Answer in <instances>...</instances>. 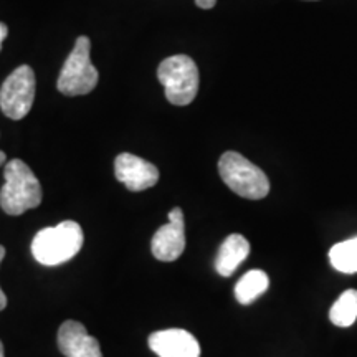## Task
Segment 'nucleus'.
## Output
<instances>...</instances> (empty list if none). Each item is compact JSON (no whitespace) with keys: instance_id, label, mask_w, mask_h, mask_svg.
I'll use <instances>...</instances> for the list:
<instances>
[{"instance_id":"1a4fd4ad","label":"nucleus","mask_w":357,"mask_h":357,"mask_svg":"<svg viewBox=\"0 0 357 357\" xmlns=\"http://www.w3.org/2000/svg\"><path fill=\"white\" fill-rule=\"evenodd\" d=\"M147 344L159 357H200L199 341L185 329L155 331L147 339Z\"/></svg>"},{"instance_id":"dca6fc26","label":"nucleus","mask_w":357,"mask_h":357,"mask_svg":"<svg viewBox=\"0 0 357 357\" xmlns=\"http://www.w3.org/2000/svg\"><path fill=\"white\" fill-rule=\"evenodd\" d=\"M195 3H197V7L204 8V10H208V8L215 7L217 0H195Z\"/></svg>"},{"instance_id":"f257e3e1","label":"nucleus","mask_w":357,"mask_h":357,"mask_svg":"<svg viewBox=\"0 0 357 357\" xmlns=\"http://www.w3.org/2000/svg\"><path fill=\"white\" fill-rule=\"evenodd\" d=\"M3 184L0 190V207L8 215H22L42 204V185L24 160L12 159L3 167Z\"/></svg>"},{"instance_id":"20e7f679","label":"nucleus","mask_w":357,"mask_h":357,"mask_svg":"<svg viewBox=\"0 0 357 357\" xmlns=\"http://www.w3.org/2000/svg\"><path fill=\"white\" fill-rule=\"evenodd\" d=\"M91 42L88 37H78L73 50L66 58L63 68L58 75L56 88L65 96H82L91 93L96 88L100 73L89 58Z\"/></svg>"},{"instance_id":"9d476101","label":"nucleus","mask_w":357,"mask_h":357,"mask_svg":"<svg viewBox=\"0 0 357 357\" xmlns=\"http://www.w3.org/2000/svg\"><path fill=\"white\" fill-rule=\"evenodd\" d=\"M58 349L65 357H102L100 342L78 321H65L58 329Z\"/></svg>"},{"instance_id":"6e6552de","label":"nucleus","mask_w":357,"mask_h":357,"mask_svg":"<svg viewBox=\"0 0 357 357\" xmlns=\"http://www.w3.org/2000/svg\"><path fill=\"white\" fill-rule=\"evenodd\" d=\"M114 176L128 190L141 192L158 184L159 169L137 155L123 153L114 160Z\"/></svg>"},{"instance_id":"9b49d317","label":"nucleus","mask_w":357,"mask_h":357,"mask_svg":"<svg viewBox=\"0 0 357 357\" xmlns=\"http://www.w3.org/2000/svg\"><path fill=\"white\" fill-rule=\"evenodd\" d=\"M250 253V243L243 235L231 234L223 240L215 257V270L220 276H230L235 270L247 260Z\"/></svg>"},{"instance_id":"ddd939ff","label":"nucleus","mask_w":357,"mask_h":357,"mask_svg":"<svg viewBox=\"0 0 357 357\" xmlns=\"http://www.w3.org/2000/svg\"><path fill=\"white\" fill-rule=\"evenodd\" d=\"M329 319L337 328H349L357 319V289H347L329 310Z\"/></svg>"},{"instance_id":"39448f33","label":"nucleus","mask_w":357,"mask_h":357,"mask_svg":"<svg viewBox=\"0 0 357 357\" xmlns=\"http://www.w3.org/2000/svg\"><path fill=\"white\" fill-rule=\"evenodd\" d=\"M158 78L166 88V98L171 105L187 106L195 100L199 91V68L187 55L169 56L158 68Z\"/></svg>"},{"instance_id":"f8f14e48","label":"nucleus","mask_w":357,"mask_h":357,"mask_svg":"<svg viewBox=\"0 0 357 357\" xmlns=\"http://www.w3.org/2000/svg\"><path fill=\"white\" fill-rule=\"evenodd\" d=\"M270 280L268 275L261 270H252L248 273H245L240 278L238 283L235 287V298L242 305H250L257 300L260 294H263L268 289Z\"/></svg>"},{"instance_id":"4468645a","label":"nucleus","mask_w":357,"mask_h":357,"mask_svg":"<svg viewBox=\"0 0 357 357\" xmlns=\"http://www.w3.org/2000/svg\"><path fill=\"white\" fill-rule=\"evenodd\" d=\"M329 260H331V265L341 273H357V236L331 247Z\"/></svg>"},{"instance_id":"6ab92c4d","label":"nucleus","mask_w":357,"mask_h":357,"mask_svg":"<svg viewBox=\"0 0 357 357\" xmlns=\"http://www.w3.org/2000/svg\"><path fill=\"white\" fill-rule=\"evenodd\" d=\"M0 357H6V356H3V344H2V341H0Z\"/></svg>"},{"instance_id":"0eeeda50","label":"nucleus","mask_w":357,"mask_h":357,"mask_svg":"<svg viewBox=\"0 0 357 357\" xmlns=\"http://www.w3.org/2000/svg\"><path fill=\"white\" fill-rule=\"evenodd\" d=\"M153 255L160 261H176L185 250L184 212L176 207L169 212V223L155 231L151 242Z\"/></svg>"},{"instance_id":"f3484780","label":"nucleus","mask_w":357,"mask_h":357,"mask_svg":"<svg viewBox=\"0 0 357 357\" xmlns=\"http://www.w3.org/2000/svg\"><path fill=\"white\" fill-rule=\"evenodd\" d=\"M7 35H8V29H7V25H6V24H2V22H0V48H2V43H3V40L7 38Z\"/></svg>"},{"instance_id":"7ed1b4c3","label":"nucleus","mask_w":357,"mask_h":357,"mask_svg":"<svg viewBox=\"0 0 357 357\" xmlns=\"http://www.w3.org/2000/svg\"><path fill=\"white\" fill-rule=\"evenodd\" d=\"M218 174L229 189L243 199L260 200L265 199L270 192V181L266 174L235 151L222 154L218 160Z\"/></svg>"},{"instance_id":"423d86ee","label":"nucleus","mask_w":357,"mask_h":357,"mask_svg":"<svg viewBox=\"0 0 357 357\" xmlns=\"http://www.w3.org/2000/svg\"><path fill=\"white\" fill-rule=\"evenodd\" d=\"M35 71L29 65H22L6 78L0 88V109L7 118L19 119L30 113L35 100Z\"/></svg>"},{"instance_id":"f03ea898","label":"nucleus","mask_w":357,"mask_h":357,"mask_svg":"<svg viewBox=\"0 0 357 357\" xmlns=\"http://www.w3.org/2000/svg\"><path fill=\"white\" fill-rule=\"evenodd\" d=\"M83 230L77 222L65 220L40 230L32 242V255L45 266H58L77 257L83 247Z\"/></svg>"},{"instance_id":"2eb2a0df","label":"nucleus","mask_w":357,"mask_h":357,"mask_svg":"<svg viewBox=\"0 0 357 357\" xmlns=\"http://www.w3.org/2000/svg\"><path fill=\"white\" fill-rule=\"evenodd\" d=\"M3 258H6V248L0 245V263H2ZM6 306H7V296H6V293L2 291V288H0V311L6 310Z\"/></svg>"},{"instance_id":"a211bd4d","label":"nucleus","mask_w":357,"mask_h":357,"mask_svg":"<svg viewBox=\"0 0 357 357\" xmlns=\"http://www.w3.org/2000/svg\"><path fill=\"white\" fill-rule=\"evenodd\" d=\"M6 160H7L6 153H3V151H0V166H3V164H6Z\"/></svg>"}]
</instances>
